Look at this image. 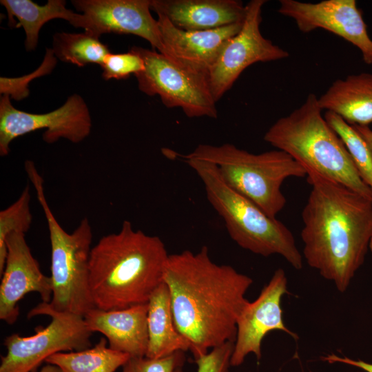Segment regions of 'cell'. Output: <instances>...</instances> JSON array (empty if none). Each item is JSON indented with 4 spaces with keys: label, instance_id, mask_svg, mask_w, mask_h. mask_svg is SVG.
<instances>
[{
    "label": "cell",
    "instance_id": "1",
    "mask_svg": "<svg viewBox=\"0 0 372 372\" xmlns=\"http://www.w3.org/2000/svg\"><path fill=\"white\" fill-rule=\"evenodd\" d=\"M163 280L169 292L175 326L189 342L194 359L235 341L251 278L230 265L215 263L203 246L196 253L169 254Z\"/></svg>",
    "mask_w": 372,
    "mask_h": 372
},
{
    "label": "cell",
    "instance_id": "2",
    "mask_svg": "<svg viewBox=\"0 0 372 372\" xmlns=\"http://www.w3.org/2000/svg\"><path fill=\"white\" fill-rule=\"evenodd\" d=\"M307 176L311 189L302 211L303 256L343 293L364 262L372 236V201L316 172Z\"/></svg>",
    "mask_w": 372,
    "mask_h": 372
},
{
    "label": "cell",
    "instance_id": "3",
    "mask_svg": "<svg viewBox=\"0 0 372 372\" xmlns=\"http://www.w3.org/2000/svg\"><path fill=\"white\" fill-rule=\"evenodd\" d=\"M169 254L162 240L134 229L124 220L120 231L92 247L90 287L94 307L116 310L147 303L163 282Z\"/></svg>",
    "mask_w": 372,
    "mask_h": 372
},
{
    "label": "cell",
    "instance_id": "4",
    "mask_svg": "<svg viewBox=\"0 0 372 372\" xmlns=\"http://www.w3.org/2000/svg\"><path fill=\"white\" fill-rule=\"evenodd\" d=\"M315 94L278 119L264 141L290 155L307 171L344 185L372 201V189L361 178L342 139L322 114Z\"/></svg>",
    "mask_w": 372,
    "mask_h": 372
},
{
    "label": "cell",
    "instance_id": "5",
    "mask_svg": "<svg viewBox=\"0 0 372 372\" xmlns=\"http://www.w3.org/2000/svg\"><path fill=\"white\" fill-rule=\"evenodd\" d=\"M183 158L202 180L209 203L224 220L235 242L265 257L280 255L294 269H302V256L292 232L284 223L269 217L252 201L231 189L214 164L187 155Z\"/></svg>",
    "mask_w": 372,
    "mask_h": 372
},
{
    "label": "cell",
    "instance_id": "6",
    "mask_svg": "<svg viewBox=\"0 0 372 372\" xmlns=\"http://www.w3.org/2000/svg\"><path fill=\"white\" fill-rule=\"evenodd\" d=\"M25 171L37 193L49 230L51 245L52 299L48 304L55 311L84 317L95 308L90 287V257L93 233L83 218L71 233L56 219L45 196L43 179L32 161H26Z\"/></svg>",
    "mask_w": 372,
    "mask_h": 372
},
{
    "label": "cell",
    "instance_id": "7",
    "mask_svg": "<svg viewBox=\"0 0 372 372\" xmlns=\"http://www.w3.org/2000/svg\"><path fill=\"white\" fill-rule=\"evenodd\" d=\"M187 156L214 164L231 189L273 218L287 203L281 190L283 182L307 174L300 163L279 149L255 154L229 143L200 145Z\"/></svg>",
    "mask_w": 372,
    "mask_h": 372
},
{
    "label": "cell",
    "instance_id": "8",
    "mask_svg": "<svg viewBox=\"0 0 372 372\" xmlns=\"http://www.w3.org/2000/svg\"><path fill=\"white\" fill-rule=\"evenodd\" d=\"M45 315L51 318L45 327H39L30 336L13 333L6 338V354L1 357L0 372H33L50 356L60 352L82 351L92 347L93 332L84 317L57 311L48 302L32 309L28 318Z\"/></svg>",
    "mask_w": 372,
    "mask_h": 372
},
{
    "label": "cell",
    "instance_id": "9",
    "mask_svg": "<svg viewBox=\"0 0 372 372\" xmlns=\"http://www.w3.org/2000/svg\"><path fill=\"white\" fill-rule=\"evenodd\" d=\"M130 49L144 61V70L134 75L142 92L149 96H159L167 107H180L189 118H217L216 102L206 74L189 69L155 50L138 46Z\"/></svg>",
    "mask_w": 372,
    "mask_h": 372
},
{
    "label": "cell",
    "instance_id": "10",
    "mask_svg": "<svg viewBox=\"0 0 372 372\" xmlns=\"http://www.w3.org/2000/svg\"><path fill=\"white\" fill-rule=\"evenodd\" d=\"M44 130L42 138L51 144L60 138L78 143L91 132L92 119L83 99L78 94L68 98L60 107L45 114H33L15 108L10 96L0 98V155H8L10 145L17 137Z\"/></svg>",
    "mask_w": 372,
    "mask_h": 372
},
{
    "label": "cell",
    "instance_id": "11",
    "mask_svg": "<svg viewBox=\"0 0 372 372\" xmlns=\"http://www.w3.org/2000/svg\"><path fill=\"white\" fill-rule=\"evenodd\" d=\"M266 2L251 0L245 6L246 13L240 30L225 43L209 70L207 82L216 103L249 65L289 56L287 50L261 34L262 8Z\"/></svg>",
    "mask_w": 372,
    "mask_h": 372
},
{
    "label": "cell",
    "instance_id": "12",
    "mask_svg": "<svg viewBox=\"0 0 372 372\" xmlns=\"http://www.w3.org/2000/svg\"><path fill=\"white\" fill-rule=\"evenodd\" d=\"M279 4L278 12L292 19L302 32H331L358 48L364 62L372 65V39L355 0H280Z\"/></svg>",
    "mask_w": 372,
    "mask_h": 372
},
{
    "label": "cell",
    "instance_id": "13",
    "mask_svg": "<svg viewBox=\"0 0 372 372\" xmlns=\"http://www.w3.org/2000/svg\"><path fill=\"white\" fill-rule=\"evenodd\" d=\"M151 0H72L81 12L78 28L97 38L105 33L130 34L147 40L167 56L157 20L150 13Z\"/></svg>",
    "mask_w": 372,
    "mask_h": 372
},
{
    "label": "cell",
    "instance_id": "14",
    "mask_svg": "<svg viewBox=\"0 0 372 372\" xmlns=\"http://www.w3.org/2000/svg\"><path fill=\"white\" fill-rule=\"evenodd\" d=\"M287 293V278L285 271L279 268L258 298L246 304L238 317L231 366H240L250 353L260 360L262 341L270 331H282L298 339L282 320L281 299Z\"/></svg>",
    "mask_w": 372,
    "mask_h": 372
},
{
    "label": "cell",
    "instance_id": "15",
    "mask_svg": "<svg viewBox=\"0 0 372 372\" xmlns=\"http://www.w3.org/2000/svg\"><path fill=\"white\" fill-rule=\"evenodd\" d=\"M6 245L7 256L0 285V319L12 324L19 315L18 303L27 293L37 292L42 302H50L52 288L50 276L41 271L25 234L11 233Z\"/></svg>",
    "mask_w": 372,
    "mask_h": 372
},
{
    "label": "cell",
    "instance_id": "16",
    "mask_svg": "<svg viewBox=\"0 0 372 372\" xmlns=\"http://www.w3.org/2000/svg\"><path fill=\"white\" fill-rule=\"evenodd\" d=\"M158 24L167 56L207 76L225 43L241 29L242 22L216 29L185 31L158 14Z\"/></svg>",
    "mask_w": 372,
    "mask_h": 372
},
{
    "label": "cell",
    "instance_id": "17",
    "mask_svg": "<svg viewBox=\"0 0 372 372\" xmlns=\"http://www.w3.org/2000/svg\"><path fill=\"white\" fill-rule=\"evenodd\" d=\"M147 303L116 310L94 308L84 316L92 332H99L110 349L130 357L146 355L149 335Z\"/></svg>",
    "mask_w": 372,
    "mask_h": 372
},
{
    "label": "cell",
    "instance_id": "18",
    "mask_svg": "<svg viewBox=\"0 0 372 372\" xmlns=\"http://www.w3.org/2000/svg\"><path fill=\"white\" fill-rule=\"evenodd\" d=\"M150 9L185 31L240 23L246 13L245 6L237 0H151Z\"/></svg>",
    "mask_w": 372,
    "mask_h": 372
},
{
    "label": "cell",
    "instance_id": "19",
    "mask_svg": "<svg viewBox=\"0 0 372 372\" xmlns=\"http://www.w3.org/2000/svg\"><path fill=\"white\" fill-rule=\"evenodd\" d=\"M322 110L340 116L351 125L369 126L372 123V74H351L332 83L318 97Z\"/></svg>",
    "mask_w": 372,
    "mask_h": 372
},
{
    "label": "cell",
    "instance_id": "20",
    "mask_svg": "<svg viewBox=\"0 0 372 372\" xmlns=\"http://www.w3.org/2000/svg\"><path fill=\"white\" fill-rule=\"evenodd\" d=\"M147 306L149 341L145 356L158 359L190 351L189 342L175 326L169 292L164 282L152 293Z\"/></svg>",
    "mask_w": 372,
    "mask_h": 372
},
{
    "label": "cell",
    "instance_id": "21",
    "mask_svg": "<svg viewBox=\"0 0 372 372\" xmlns=\"http://www.w3.org/2000/svg\"><path fill=\"white\" fill-rule=\"evenodd\" d=\"M9 17V25L13 18L17 19L15 28L22 27L25 33L24 42L26 51L34 50L38 44L39 34L47 22L61 19L77 28L81 14L74 12L65 7L63 0H48L44 6H40L31 0H1Z\"/></svg>",
    "mask_w": 372,
    "mask_h": 372
},
{
    "label": "cell",
    "instance_id": "22",
    "mask_svg": "<svg viewBox=\"0 0 372 372\" xmlns=\"http://www.w3.org/2000/svg\"><path fill=\"white\" fill-rule=\"evenodd\" d=\"M101 338L97 344L85 350L60 352L46 359L47 364L55 365L63 372H115L130 356L114 351Z\"/></svg>",
    "mask_w": 372,
    "mask_h": 372
},
{
    "label": "cell",
    "instance_id": "23",
    "mask_svg": "<svg viewBox=\"0 0 372 372\" xmlns=\"http://www.w3.org/2000/svg\"><path fill=\"white\" fill-rule=\"evenodd\" d=\"M52 50L59 60L83 67L101 65L111 52L99 38L87 32H56L53 36Z\"/></svg>",
    "mask_w": 372,
    "mask_h": 372
},
{
    "label": "cell",
    "instance_id": "24",
    "mask_svg": "<svg viewBox=\"0 0 372 372\" xmlns=\"http://www.w3.org/2000/svg\"><path fill=\"white\" fill-rule=\"evenodd\" d=\"M324 117L344 143L362 180L372 189V155L354 127L338 115L326 112Z\"/></svg>",
    "mask_w": 372,
    "mask_h": 372
},
{
    "label": "cell",
    "instance_id": "25",
    "mask_svg": "<svg viewBox=\"0 0 372 372\" xmlns=\"http://www.w3.org/2000/svg\"><path fill=\"white\" fill-rule=\"evenodd\" d=\"M30 199V188L27 185L14 203L0 211V276L3 272L6 260V242L8 236L13 232L25 234L31 227Z\"/></svg>",
    "mask_w": 372,
    "mask_h": 372
},
{
    "label": "cell",
    "instance_id": "26",
    "mask_svg": "<svg viewBox=\"0 0 372 372\" xmlns=\"http://www.w3.org/2000/svg\"><path fill=\"white\" fill-rule=\"evenodd\" d=\"M102 70V77L106 80L126 79L142 72L145 64L141 56L135 51L130 49L125 53H109L100 65Z\"/></svg>",
    "mask_w": 372,
    "mask_h": 372
},
{
    "label": "cell",
    "instance_id": "27",
    "mask_svg": "<svg viewBox=\"0 0 372 372\" xmlns=\"http://www.w3.org/2000/svg\"><path fill=\"white\" fill-rule=\"evenodd\" d=\"M185 360L183 351L158 359L130 357L122 366L121 372H175L178 368L183 367Z\"/></svg>",
    "mask_w": 372,
    "mask_h": 372
},
{
    "label": "cell",
    "instance_id": "28",
    "mask_svg": "<svg viewBox=\"0 0 372 372\" xmlns=\"http://www.w3.org/2000/svg\"><path fill=\"white\" fill-rule=\"evenodd\" d=\"M234 347V342L229 341L194 359L196 372H229ZM182 368H178L175 372H183Z\"/></svg>",
    "mask_w": 372,
    "mask_h": 372
},
{
    "label": "cell",
    "instance_id": "29",
    "mask_svg": "<svg viewBox=\"0 0 372 372\" xmlns=\"http://www.w3.org/2000/svg\"><path fill=\"white\" fill-rule=\"evenodd\" d=\"M322 359L329 363H343L361 369L366 372H372V364L363 360H352L347 357H340L334 354L328 355L322 358Z\"/></svg>",
    "mask_w": 372,
    "mask_h": 372
},
{
    "label": "cell",
    "instance_id": "30",
    "mask_svg": "<svg viewBox=\"0 0 372 372\" xmlns=\"http://www.w3.org/2000/svg\"><path fill=\"white\" fill-rule=\"evenodd\" d=\"M353 126L364 140L372 155V130L369 126Z\"/></svg>",
    "mask_w": 372,
    "mask_h": 372
},
{
    "label": "cell",
    "instance_id": "31",
    "mask_svg": "<svg viewBox=\"0 0 372 372\" xmlns=\"http://www.w3.org/2000/svg\"><path fill=\"white\" fill-rule=\"evenodd\" d=\"M39 372H63L59 367L55 365L47 364L41 368Z\"/></svg>",
    "mask_w": 372,
    "mask_h": 372
},
{
    "label": "cell",
    "instance_id": "32",
    "mask_svg": "<svg viewBox=\"0 0 372 372\" xmlns=\"http://www.w3.org/2000/svg\"><path fill=\"white\" fill-rule=\"evenodd\" d=\"M369 248L370 249V250L372 251V236L370 239V241H369Z\"/></svg>",
    "mask_w": 372,
    "mask_h": 372
},
{
    "label": "cell",
    "instance_id": "33",
    "mask_svg": "<svg viewBox=\"0 0 372 372\" xmlns=\"http://www.w3.org/2000/svg\"><path fill=\"white\" fill-rule=\"evenodd\" d=\"M33 372H37V371H33Z\"/></svg>",
    "mask_w": 372,
    "mask_h": 372
}]
</instances>
